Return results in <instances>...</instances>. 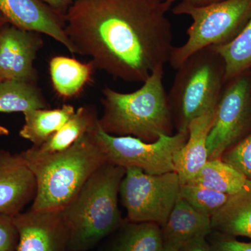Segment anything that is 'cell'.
Listing matches in <instances>:
<instances>
[{
    "label": "cell",
    "instance_id": "10",
    "mask_svg": "<svg viewBox=\"0 0 251 251\" xmlns=\"http://www.w3.org/2000/svg\"><path fill=\"white\" fill-rule=\"evenodd\" d=\"M18 234L16 251H69V226L62 211H34L13 217Z\"/></svg>",
    "mask_w": 251,
    "mask_h": 251
},
{
    "label": "cell",
    "instance_id": "5",
    "mask_svg": "<svg viewBox=\"0 0 251 251\" xmlns=\"http://www.w3.org/2000/svg\"><path fill=\"white\" fill-rule=\"evenodd\" d=\"M175 75L168 94L177 132H188L191 121L215 110L226 83V65L213 46L186 59Z\"/></svg>",
    "mask_w": 251,
    "mask_h": 251
},
{
    "label": "cell",
    "instance_id": "1",
    "mask_svg": "<svg viewBox=\"0 0 251 251\" xmlns=\"http://www.w3.org/2000/svg\"><path fill=\"white\" fill-rule=\"evenodd\" d=\"M171 7L166 0H74L64 29L75 53L90 57L94 69L143 83L171 58Z\"/></svg>",
    "mask_w": 251,
    "mask_h": 251
},
{
    "label": "cell",
    "instance_id": "13",
    "mask_svg": "<svg viewBox=\"0 0 251 251\" xmlns=\"http://www.w3.org/2000/svg\"><path fill=\"white\" fill-rule=\"evenodd\" d=\"M36 193L35 176L21 153L0 151V215L21 214Z\"/></svg>",
    "mask_w": 251,
    "mask_h": 251
},
{
    "label": "cell",
    "instance_id": "31",
    "mask_svg": "<svg viewBox=\"0 0 251 251\" xmlns=\"http://www.w3.org/2000/svg\"><path fill=\"white\" fill-rule=\"evenodd\" d=\"M9 130L6 128V127L0 125V136H4V135H9Z\"/></svg>",
    "mask_w": 251,
    "mask_h": 251
},
{
    "label": "cell",
    "instance_id": "32",
    "mask_svg": "<svg viewBox=\"0 0 251 251\" xmlns=\"http://www.w3.org/2000/svg\"><path fill=\"white\" fill-rule=\"evenodd\" d=\"M7 24H9L7 21L5 19L4 16H3L1 14V13H0V30H1V29Z\"/></svg>",
    "mask_w": 251,
    "mask_h": 251
},
{
    "label": "cell",
    "instance_id": "2",
    "mask_svg": "<svg viewBox=\"0 0 251 251\" xmlns=\"http://www.w3.org/2000/svg\"><path fill=\"white\" fill-rule=\"evenodd\" d=\"M21 154L36 178L34 211H62L107 162L90 130L62 151L41 153L31 147Z\"/></svg>",
    "mask_w": 251,
    "mask_h": 251
},
{
    "label": "cell",
    "instance_id": "8",
    "mask_svg": "<svg viewBox=\"0 0 251 251\" xmlns=\"http://www.w3.org/2000/svg\"><path fill=\"white\" fill-rule=\"evenodd\" d=\"M180 187L175 172L153 175L140 168H126L120 194L128 221L163 227L179 198Z\"/></svg>",
    "mask_w": 251,
    "mask_h": 251
},
{
    "label": "cell",
    "instance_id": "24",
    "mask_svg": "<svg viewBox=\"0 0 251 251\" xmlns=\"http://www.w3.org/2000/svg\"><path fill=\"white\" fill-rule=\"evenodd\" d=\"M179 196L198 212L211 217L227 202L228 195L199 184L181 185Z\"/></svg>",
    "mask_w": 251,
    "mask_h": 251
},
{
    "label": "cell",
    "instance_id": "22",
    "mask_svg": "<svg viewBox=\"0 0 251 251\" xmlns=\"http://www.w3.org/2000/svg\"><path fill=\"white\" fill-rule=\"evenodd\" d=\"M99 118L94 107L85 105L75 110L74 115L40 146H32L41 153H54L70 148L92 128Z\"/></svg>",
    "mask_w": 251,
    "mask_h": 251
},
{
    "label": "cell",
    "instance_id": "26",
    "mask_svg": "<svg viewBox=\"0 0 251 251\" xmlns=\"http://www.w3.org/2000/svg\"><path fill=\"white\" fill-rule=\"evenodd\" d=\"M17 229L11 216L0 215V251H16Z\"/></svg>",
    "mask_w": 251,
    "mask_h": 251
},
{
    "label": "cell",
    "instance_id": "16",
    "mask_svg": "<svg viewBox=\"0 0 251 251\" xmlns=\"http://www.w3.org/2000/svg\"><path fill=\"white\" fill-rule=\"evenodd\" d=\"M94 69L91 62H81L65 56H55L49 63L52 87L63 99L77 97L90 82Z\"/></svg>",
    "mask_w": 251,
    "mask_h": 251
},
{
    "label": "cell",
    "instance_id": "4",
    "mask_svg": "<svg viewBox=\"0 0 251 251\" xmlns=\"http://www.w3.org/2000/svg\"><path fill=\"white\" fill-rule=\"evenodd\" d=\"M125 173V168L106 162L63 209L70 233L69 251L92 250L124 224L118 194Z\"/></svg>",
    "mask_w": 251,
    "mask_h": 251
},
{
    "label": "cell",
    "instance_id": "25",
    "mask_svg": "<svg viewBox=\"0 0 251 251\" xmlns=\"http://www.w3.org/2000/svg\"><path fill=\"white\" fill-rule=\"evenodd\" d=\"M222 161L228 163L251 180V132L224 153Z\"/></svg>",
    "mask_w": 251,
    "mask_h": 251
},
{
    "label": "cell",
    "instance_id": "33",
    "mask_svg": "<svg viewBox=\"0 0 251 251\" xmlns=\"http://www.w3.org/2000/svg\"><path fill=\"white\" fill-rule=\"evenodd\" d=\"M4 79L1 76V75H0V82H1V81H2V80H4Z\"/></svg>",
    "mask_w": 251,
    "mask_h": 251
},
{
    "label": "cell",
    "instance_id": "28",
    "mask_svg": "<svg viewBox=\"0 0 251 251\" xmlns=\"http://www.w3.org/2000/svg\"><path fill=\"white\" fill-rule=\"evenodd\" d=\"M178 251H211V249L206 237H200L185 244Z\"/></svg>",
    "mask_w": 251,
    "mask_h": 251
},
{
    "label": "cell",
    "instance_id": "14",
    "mask_svg": "<svg viewBox=\"0 0 251 251\" xmlns=\"http://www.w3.org/2000/svg\"><path fill=\"white\" fill-rule=\"evenodd\" d=\"M161 229L163 249L170 251H178L193 239L206 237L213 231L211 218L198 212L180 196Z\"/></svg>",
    "mask_w": 251,
    "mask_h": 251
},
{
    "label": "cell",
    "instance_id": "29",
    "mask_svg": "<svg viewBox=\"0 0 251 251\" xmlns=\"http://www.w3.org/2000/svg\"><path fill=\"white\" fill-rule=\"evenodd\" d=\"M54 11L64 17L74 0H43Z\"/></svg>",
    "mask_w": 251,
    "mask_h": 251
},
{
    "label": "cell",
    "instance_id": "3",
    "mask_svg": "<svg viewBox=\"0 0 251 251\" xmlns=\"http://www.w3.org/2000/svg\"><path fill=\"white\" fill-rule=\"evenodd\" d=\"M164 66L156 68L139 90L122 93L108 87L102 90L103 112L99 123L116 136H132L148 143L172 134L173 117L163 85Z\"/></svg>",
    "mask_w": 251,
    "mask_h": 251
},
{
    "label": "cell",
    "instance_id": "6",
    "mask_svg": "<svg viewBox=\"0 0 251 251\" xmlns=\"http://www.w3.org/2000/svg\"><path fill=\"white\" fill-rule=\"evenodd\" d=\"M172 11L193 20L186 31L187 40L172 51L169 62L177 69L195 52L232 41L251 18V0H223L205 6L180 1Z\"/></svg>",
    "mask_w": 251,
    "mask_h": 251
},
{
    "label": "cell",
    "instance_id": "17",
    "mask_svg": "<svg viewBox=\"0 0 251 251\" xmlns=\"http://www.w3.org/2000/svg\"><path fill=\"white\" fill-rule=\"evenodd\" d=\"M211 221L213 230L251 239V185L229 196Z\"/></svg>",
    "mask_w": 251,
    "mask_h": 251
},
{
    "label": "cell",
    "instance_id": "7",
    "mask_svg": "<svg viewBox=\"0 0 251 251\" xmlns=\"http://www.w3.org/2000/svg\"><path fill=\"white\" fill-rule=\"evenodd\" d=\"M108 163L122 168H137L148 174L158 175L175 172L173 158L187 141L188 132L161 135L148 143L132 136H116L104 131L98 122L90 130Z\"/></svg>",
    "mask_w": 251,
    "mask_h": 251
},
{
    "label": "cell",
    "instance_id": "20",
    "mask_svg": "<svg viewBox=\"0 0 251 251\" xmlns=\"http://www.w3.org/2000/svg\"><path fill=\"white\" fill-rule=\"evenodd\" d=\"M108 251H161V229L153 223L130 222L117 229Z\"/></svg>",
    "mask_w": 251,
    "mask_h": 251
},
{
    "label": "cell",
    "instance_id": "21",
    "mask_svg": "<svg viewBox=\"0 0 251 251\" xmlns=\"http://www.w3.org/2000/svg\"><path fill=\"white\" fill-rule=\"evenodd\" d=\"M49 108L36 82L17 80L0 82V112H23Z\"/></svg>",
    "mask_w": 251,
    "mask_h": 251
},
{
    "label": "cell",
    "instance_id": "19",
    "mask_svg": "<svg viewBox=\"0 0 251 251\" xmlns=\"http://www.w3.org/2000/svg\"><path fill=\"white\" fill-rule=\"evenodd\" d=\"M187 184L201 185L233 196L251 186V180L222 159H213L208 160Z\"/></svg>",
    "mask_w": 251,
    "mask_h": 251
},
{
    "label": "cell",
    "instance_id": "34",
    "mask_svg": "<svg viewBox=\"0 0 251 251\" xmlns=\"http://www.w3.org/2000/svg\"><path fill=\"white\" fill-rule=\"evenodd\" d=\"M161 251H170L165 250V249H163V250H162Z\"/></svg>",
    "mask_w": 251,
    "mask_h": 251
},
{
    "label": "cell",
    "instance_id": "11",
    "mask_svg": "<svg viewBox=\"0 0 251 251\" xmlns=\"http://www.w3.org/2000/svg\"><path fill=\"white\" fill-rule=\"evenodd\" d=\"M43 45L40 33L5 25L0 30V75L4 80L37 83L34 62Z\"/></svg>",
    "mask_w": 251,
    "mask_h": 251
},
{
    "label": "cell",
    "instance_id": "9",
    "mask_svg": "<svg viewBox=\"0 0 251 251\" xmlns=\"http://www.w3.org/2000/svg\"><path fill=\"white\" fill-rule=\"evenodd\" d=\"M251 132V70L225 83L206 139L209 160L224 153Z\"/></svg>",
    "mask_w": 251,
    "mask_h": 251
},
{
    "label": "cell",
    "instance_id": "12",
    "mask_svg": "<svg viewBox=\"0 0 251 251\" xmlns=\"http://www.w3.org/2000/svg\"><path fill=\"white\" fill-rule=\"evenodd\" d=\"M0 13L11 25L50 36L76 54L66 34L64 17L43 0H0Z\"/></svg>",
    "mask_w": 251,
    "mask_h": 251
},
{
    "label": "cell",
    "instance_id": "23",
    "mask_svg": "<svg viewBox=\"0 0 251 251\" xmlns=\"http://www.w3.org/2000/svg\"><path fill=\"white\" fill-rule=\"evenodd\" d=\"M213 47L224 60L226 82L251 70V16L242 31L232 41Z\"/></svg>",
    "mask_w": 251,
    "mask_h": 251
},
{
    "label": "cell",
    "instance_id": "15",
    "mask_svg": "<svg viewBox=\"0 0 251 251\" xmlns=\"http://www.w3.org/2000/svg\"><path fill=\"white\" fill-rule=\"evenodd\" d=\"M211 110L195 119L188 127V138L173 158L175 172L180 184H187L209 160L206 139L214 116Z\"/></svg>",
    "mask_w": 251,
    "mask_h": 251
},
{
    "label": "cell",
    "instance_id": "30",
    "mask_svg": "<svg viewBox=\"0 0 251 251\" xmlns=\"http://www.w3.org/2000/svg\"><path fill=\"white\" fill-rule=\"evenodd\" d=\"M168 4H173L175 1H185V2L189 3V4L196 5V6H205L214 4V3L219 2L223 0H166Z\"/></svg>",
    "mask_w": 251,
    "mask_h": 251
},
{
    "label": "cell",
    "instance_id": "18",
    "mask_svg": "<svg viewBox=\"0 0 251 251\" xmlns=\"http://www.w3.org/2000/svg\"><path fill=\"white\" fill-rule=\"evenodd\" d=\"M75 110L71 105L56 109H35L23 113L25 125L19 134L39 147L58 130L74 115Z\"/></svg>",
    "mask_w": 251,
    "mask_h": 251
},
{
    "label": "cell",
    "instance_id": "27",
    "mask_svg": "<svg viewBox=\"0 0 251 251\" xmlns=\"http://www.w3.org/2000/svg\"><path fill=\"white\" fill-rule=\"evenodd\" d=\"M210 245L211 251H251V242H243L230 237L216 239Z\"/></svg>",
    "mask_w": 251,
    "mask_h": 251
}]
</instances>
